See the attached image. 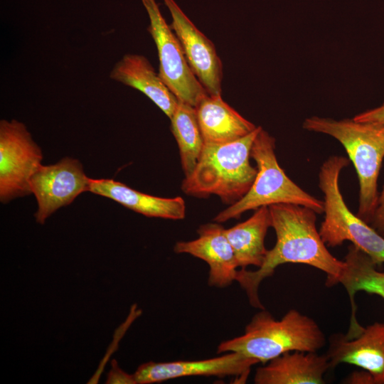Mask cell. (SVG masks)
<instances>
[{
	"mask_svg": "<svg viewBox=\"0 0 384 384\" xmlns=\"http://www.w3.org/2000/svg\"><path fill=\"white\" fill-rule=\"evenodd\" d=\"M272 228L276 234L274 246L267 250L263 264L255 271L238 270L235 281L245 292L252 306L263 309L258 290L261 282L286 263L307 265L326 274L328 287L338 284L344 261L327 249L316 226V213L310 208L293 203L268 206Z\"/></svg>",
	"mask_w": 384,
	"mask_h": 384,
	"instance_id": "obj_1",
	"label": "cell"
},
{
	"mask_svg": "<svg viewBox=\"0 0 384 384\" xmlns=\"http://www.w3.org/2000/svg\"><path fill=\"white\" fill-rule=\"evenodd\" d=\"M325 344V334L312 318L292 309L276 319L263 309L243 334L220 343L217 353L237 352L265 364L290 351L317 352Z\"/></svg>",
	"mask_w": 384,
	"mask_h": 384,
	"instance_id": "obj_2",
	"label": "cell"
},
{
	"mask_svg": "<svg viewBox=\"0 0 384 384\" xmlns=\"http://www.w3.org/2000/svg\"><path fill=\"white\" fill-rule=\"evenodd\" d=\"M261 128L257 127L234 142L205 143L193 171L182 181V191L195 197L216 195L230 206L242 198L257 173L250 158L253 142Z\"/></svg>",
	"mask_w": 384,
	"mask_h": 384,
	"instance_id": "obj_3",
	"label": "cell"
},
{
	"mask_svg": "<svg viewBox=\"0 0 384 384\" xmlns=\"http://www.w3.org/2000/svg\"><path fill=\"white\" fill-rule=\"evenodd\" d=\"M303 128L337 139L355 167L359 182L357 215L370 224L377 207L378 178L384 159V124L335 120L313 116L305 119Z\"/></svg>",
	"mask_w": 384,
	"mask_h": 384,
	"instance_id": "obj_4",
	"label": "cell"
},
{
	"mask_svg": "<svg viewBox=\"0 0 384 384\" xmlns=\"http://www.w3.org/2000/svg\"><path fill=\"white\" fill-rule=\"evenodd\" d=\"M275 139L267 131L260 129L250 152L257 173L247 193L239 201L220 212L214 218L223 223L261 206L277 203H293L308 207L316 213H324V201L310 195L285 174L275 154Z\"/></svg>",
	"mask_w": 384,
	"mask_h": 384,
	"instance_id": "obj_5",
	"label": "cell"
},
{
	"mask_svg": "<svg viewBox=\"0 0 384 384\" xmlns=\"http://www.w3.org/2000/svg\"><path fill=\"white\" fill-rule=\"evenodd\" d=\"M348 164L345 156H331L320 168L319 186L324 194V218L319 233L326 246L350 241L379 265L384 263V237L350 210L340 190V174Z\"/></svg>",
	"mask_w": 384,
	"mask_h": 384,
	"instance_id": "obj_6",
	"label": "cell"
},
{
	"mask_svg": "<svg viewBox=\"0 0 384 384\" xmlns=\"http://www.w3.org/2000/svg\"><path fill=\"white\" fill-rule=\"evenodd\" d=\"M141 1L149 18L148 31L157 48L161 78L178 101L196 107L208 93L192 72L181 43L156 1Z\"/></svg>",
	"mask_w": 384,
	"mask_h": 384,
	"instance_id": "obj_7",
	"label": "cell"
},
{
	"mask_svg": "<svg viewBox=\"0 0 384 384\" xmlns=\"http://www.w3.org/2000/svg\"><path fill=\"white\" fill-rule=\"evenodd\" d=\"M43 154L26 125L16 119L0 122V200L6 203L31 193L30 179Z\"/></svg>",
	"mask_w": 384,
	"mask_h": 384,
	"instance_id": "obj_8",
	"label": "cell"
},
{
	"mask_svg": "<svg viewBox=\"0 0 384 384\" xmlns=\"http://www.w3.org/2000/svg\"><path fill=\"white\" fill-rule=\"evenodd\" d=\"M326 355L331 368L346 363L364 370L353 373L347 383L384 384V323L363 327L353 338L343 334L332 335Z\"/></svg>",
	"mask_w": 384,
	"mask_h": 384,
	"instance_id": "obj_9",
	"label": "cell"
},
{
	"mask_svg": "<svg viewBox=\"0 0 384 384\" xmlns=\"http://www.w3.org/2000/svg\"><path fill=\"white\" fill-rule=\"evenodd\" d=\"M89 180L76 159L65 157L54 164H41L30 179L31 192L38 205L36 222L43 224L58 209L89 191Z\"/></svg>",
	"mask_w": 384,
	"mask_h": 384,
	"instance_id": "obj_10",
	"label": "cell"
},
{
	"mask_svg": "<svg viewBox=\"0 0 384 384\" xmlns=\"http://www.w3.org/2000/svg\"><path fill=\"white\" fill-rule=\"evenodd\" d=\"M163 1L171 14V27L192 72L208 95H221L223 64L215 45L194 25L175 0Z\"/></svg>",
	"mask_w": 384,
	"mask_h": 384,
	"instance_id": "obj_11",
	"label": "cell"
},
{
	"mask_svg": "<svg viewBox=\"0 0 384 384\" xmlns=\"http://www.w3.org/2000/svg\"><path fill=\"white\" fill-rule=\"evenodd\" d=\"M257 361L237 352L203 360L149 361L140 365L134 373L137 384H151L189 376H234L245 383Z\"/></svg>",
	"mask_w": 384,
	"mask_h": 384,
	"instance_id": "obj_12",
	"label": "cell"
},
{
	"mask_svg": "<svg viewBox=\"0 0 384 384\" xmlns=\"http://www.w3.org/2000/svg\"><path fill=\"white\" fill-rule=\"evenodd\" d=\"M197 233L195 240L177 242L174 251L206 262L209 267V286L224 288L230 285L235 281L238 266L225 229L219 223H208L201 225Z\"/></svg>",
	"mask_w": 384,
	"mask_h": 384,
	"instance_id": "obj_13",
	"label": "cell"
},
{
	"mask_svg": "<svg viewBox=\"0 0 384 384\" xmlns=\"http://www.w3.org/2000/svg\"><path fill=\"white\" fill-rule=\"evenodd\" d=\"M331 368L327 356L294 351L276 357L257 368L255 384H323Z\"/></svg>",
	"mask_w": 384,
	"mask_h": 384,
	"instance_id": "obj_14",
	"label": "cell"
},
{
	"mask_svg": "<svg viewBox=\"0 0 384 384\" xmlns=\"http://www.w3.org/2000/svg\"><path fill=\"white\" fill-rule=\"evenodd\" d=\"M110 77L142 92L169 119L178 104V98L142 55L127 53L123 55L112 68Z\"/></svg>",
	"mask_w": 384,
	"mask_h": 384,
	"instance_id": "obj_15",
	"label": "cell"
},
{
	"mask_svg": "<svg viewBox=\"0 0 384 384\" xmlns=\"http://www.w3.org/2000/svg\"><path fill=\"white\" fill-rule=\"evenodd\" d=\"M89 192L112 199L147 217L181 220L186 215V204L181 197L149 195L113 179L90 178Z\"/></svg>",
	"mask_w": 384,
	"mask_h": 384,
	"instance_id": "obj_16",
	"label": "cell"
},
{
	"mask_svg": "<svg viewBox=\"0 0 384 384\" xmlns=\"http://www.w3.org/2000/svg\"><path fill=\"white\" fill-rule=\"evenodd\" d=\"M205 143L225 144L249 134L256 126L225 102L221 95H207L196 107Z\"/></svg>",
	"mask_w": 384,
	"mask_h": 384,
	"instance_id": "obj_17",
	"label": "cell"
},
{
	"mask_svg": "<svg viewBox=\"0 0 384 384\" xmlns=\"http://www.w3.org/2000/svg\"><path fill=\"white\" fill-rule=\"evenodd\" d=\"M272 226L269 207L264 206L255 210L244 222L225 229V235L233 249L238 267L249 265L259 268L264 262L267 250L265 239Z\"/></svg>",
	"mask_w": 384,
	"mask_h": 384,
	"instance_id": "obj_18",
	"label": "cell"
},
{
	"mask_svg": "<svg viewBox=\"0 0 384 384\" xmlns=\"http://www.w3.org/2000/svg\"><path fill=\"white\" fill-rule=\"evenodd\" d=\"M344 267L338 279L348 292L351 304V317H356L354 297L358 292L378 295L384 299V272L365 252L351 245L344 257Z\"/></svg>",
	"mask_w": 384,
	"mask_h": 384,
	"instance_id": "obj_19",
	"label": "cell"
},
{
	"mask_svg": "<svg viewBox=\"0 0 384 384\" xmlns=\"http://www.w3.org/2000/svg\"><path fill=\"white\" fill-rule=\"evenodd\" d=\"M171 129L178 144L185 177L193 171L205 142L198 124L196 107L178 101L170 118Z\"/></svg>",
	"mask_w": 384,
	"mask_h": 384,
	"instance_id": "obj_20",
	"label": "cell"
},
{
	"mask_svg": "<svg viewBox=\"0 0 384 384\" xmlns=\"http://www.w3.org/2000/svg\"><path fill=\"white\" fill-rule=\"evenodd\" d=\"M107 384H137L134 374L130 375L122 370L115 360L112 361V368L107 374Z\"/></svg>",
	"mask_w": 384,
	"mask_h": 384,
	"instance_id": "obj_21",
	"label": "cell"
},
{
	"mask_svg": "<svg viewBox=\"0 0 384 384\" xmlns=\"http://www.w3.org/2000/svg\"><path fill=\"white\" fill-rule=\"evenodd\" d=\"M353 119L357 122L384 124V103L375 108L361 112Z\"/></svg>",
	"mask_w": 384,
	"mask_h": 384,
	"instance_id": "obj_22",
	"label": "cell"
},
{
	"mask_svg": "<svg viewBox=\"0 0 384 384\" xmlns=\"http://www.w3.org/2000/svg\"><path fill=\"white\" fill-rule=\"evenodd\" d=\"M370 225L379 233H384V187L378 196L376 209Z\"/></svg>",
	"mask_w": 384,
	"mask_h": 384,
	"instance_id": "obj_23",
	"label": "cell"
},
{
	"mask_svg": "<svg viewBox=\"0 0 384 384\" xmlns=\"http://www.w3.org/2000/svg\"><path fill=\"white\" fill-rule=\"evenodd\" d=\"M382 235L384 237V233Z\"/></svg>",
	"mask_w": 384,
	"mask_h": 384,
	"instance_id": "obj_24",
	"label": "cell"
}]
</instances>
